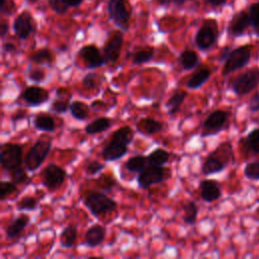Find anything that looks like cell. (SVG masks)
I'll return each mask as SVG.
<instances>
[{
  "instance_id": "obj_34",
  "label": "cell",
  "mask_w": 259,
  "mask_h": 259,
  "mask_svg": "<svg viewBox=\"0 0 259 259\" xmlns=\"http://www.w3.org/2000/svg\"><path fill=\"white\" fill-rule=\"evenodd\" d=\"M102 83V76L95 72L87 73L82 78V85L86 89H96L98 88Z\"/></svg>"
},
{
  "instance_id": "obj_41",
  "label": "cell",
  "mask_w": 259,
  "mask_h": 259,
  "mask_svg": "<svg viewBox=\"0 0 259 259\" xmlns=\"http://www.w3.org/2000/svg\"><path fill=\"white\" fill-rule=\"evenodd\" d=\"M244 174L250 180H259V162L247 163L244 167Z\"/></svg>"
},
{
  "instance_id": "obj_47",
  "label": "cell",
  "mask_w": 259,
  "mask_h": 259,
  "mask_svg": "<svg viewBox=\"0 0 259 259\" xmlns=\"http://www.w3.org/2000/svg\"><path fill=\"white\" fill-rule=\"evenodd\" d=\"M189 0H159L158 3L162 6L165 5H169V4H173L174 6L178 7V8H182L185 6V4L188 2Z\"/></svg>"
},
{
  "instance_id": "obj_54",
  "label": "cell",
  "mask_w": 259,
  "mask_h": 259,
  "mask_svg": "<svg viewBox=\"0 0 259 259\" xmlns=\"http://www.w3.org/2000/svg\"><path fill=\"white\" fill-rule=\"evenodd\" d=\"M66 92H67L66 88H58L57 91H56V95H57V97L62 98V96H63Z\"/></svg>"
},
{
  "instance_id": "obj_2",
  "label": "cell",
  "mask_w": 259,
  "mask_h": 259,
  "mask_svg": "<svg viewBox=\"0 0 259 259\" xmlns=\"http://www.w3.org/2000/svg\"><path fill=\"white\" fill-rule=\"evenodd\" d=\"M52 149V138L50 137H39L35 143L29 148L26 153L23 162L24 166L29 172L36 171L44 161L49 156Z\"/></svg>"
},
{
  "instance_id": "obj_48",
  "label": "cell",
  "mask_w": 259,
  "mask_h": 259,
  "mask_svg": "<svg viewBox=\"0 0 259 259\" xmlns=\"http://www.w3.org/2000/svg\"><path fill=\"white\" fill-rule=\"evenodd\" d=\"M24 117H26V112H25L24 110L19 109V110L15 111V112L12 114V116H11V121L14 123V122H17V121L23 119Z\"/></svg>"
},
{
  "instance_id": "obj_27",
  "label": "cell",
  "mask_w": 259,
  "mask_h": 259,
  "mask_svg": "<svg viewBox=\"0 0 259 259\" xmlns=\"http://www.w3.org/2000/svg\"><path fill=\"white\" fill-rule=\"evenodd\" d=\"M77 237V228L74 225H69L64 228L60 234V244L63 248L70 249L75 245Z\"/></svg>"
},
{
  "instance_id": "obj_26",
  "label": "cell",
  "mask_w": 259,
  "mask_h": 259,
  "mask_svg": "<svg viewBox=\"0 0 259 259\" xmlns=\"http://www.w3.org/2000/svg\"><path fill=\"white\" fill-rule=\"evenodd\" d=\"M112 124L111 118L107 116H100L87 123L85 126V133L87 135H96L108 130Z\"/></svg>"
},
{
  "instance_id": "obj_23",
  "label": "cell",
  "mask_w": 259,
  "mask_h": 259,
  "mask_svg": "<svg viewBox=\"0 0 259 259\" xmlns=\"http://www.w3.org/2000/svg\"><path fill=\"white\" fill-rule=\"evenodd\" d=\"M211 70L207 67H201L195 73H193L186 82V87L188 89H198L200 88L210 77Z\"/></svg>"
},
{
  "instance_id": "obj_19",
  "label": "cell",
  "mask_w": 259,
  "mask_h": 259,
  "mask_svg": "<svg viewBox=\"0 0 259 259\" xmlns=\"http://www.w3.org/2000/svg\"><path fill=\"white\" fill-rule=\"evenodd\" d=\"M106 230L99 224L92 225L85 233L83 244L89 248H95L104 241Z\"/></svg>"
},
{
  "instance_id": "obj_36",
  "label": "cell",
  "mask_w": 259,
  "mask_h": 259,
  "mask_svg": "<svg viewBox=\"0 0 259 259\" xmlns=\"http://www.w3.org/2000/svg\"><path fill=\"white\" fill-rule=\"evenodd\" d=\"M17 191V184H15L12 180L6 181L2 180L0 182V200L4 201L9 195Z\"/></svg>"
},
{
  "instance_id": "obj_25",
  "label": "cell",
  "mask_w": 259,
  "mask_h": 259,
  "mask_svg": "<svg viewBox=\"0 0 259 259\" xmlns=\"http://www.w3.org/2000/svg\"><path fill=\"white\" fill-rule=\"evenodd\" d=\"M188 93L185 90L177 89L174 91V93L170 96V98L166 102V107L168 109V114L171 116H174L178 110L180 109V106L185 101Z\"/></svg>"
},
{
  "instance_id": "obj_9",
  "label": "cell",
  "mask_w": 259,
  "mask_h": 259,
  "mask_svg": "<svg viewBox=\"0 0 259 259\" xmlns=\"http://www.w3.org/2000/svg\"><path fill=\"white\" fill-rule=\"evenodd\" d=\"M259 85V69L251 68L237 76L231 83V89L238 96H243Z\"/></svg>"
},
{
  "instance_id": "obj_11",
  "label": "cell",
  "mask_w": 259,
  "mask_h": 259,
  "mask_svg": "<svg viewBox=\"0 0 259 259\" xmlns=\"http://www.w3.org/2000/svg\"><path fill=\"white\" fill-rule=\"evenodd\" d=\"M229 118V112L222 109H217L210 112L203 120L201 125V138H206L219 134L225 126Z\"/></svg>"
},
{
  "instance_id": "obj_14",
  "label": "cell",
  "mask_w": 259,
  "mask_h": 259,
  "mask_svg": "<svg viewBox=\"0 0 259 259\" xmlns=\"http://www.w3.org/2000/svg\"><path fill=\"white\" fill-rule=\"evenodd\" d=\"M78 56L84 61L86 68L93 70L106 65L103 53L94 45H85L78 51Z\"/></svg>"
},
{
  "instance_id": "obj_52",
  "label": "cell",
  "mask_w": 259,
  "mask_h": 259,
  "mask_svg": "<svg viewBox=\"0 0 259 259\" xmlns=\"http://www.w3.org/2000/svg\"><path fill=\"white\" fill-rule=\"evenodd\" d=\"M230 52H231V50H230V48L229 47H226V48H224L223 49V51L221 52V54H220V58H219V61H225L226 59H227V57H228V55L230 54Z\"/></svg>"
},
{
  "instance_id": "obj_21",
  "label": "cell",
  "mask_w": 259,
  "mask_h": 259,
  "mask_svg": "<svg viewBox=\"0 0 259 259\" xmlns=\"http://www.w3.org/2000/svg\"><path fill=\"white\" fill-rule=\"evenodd\" d=\"M32 123H33V126L40 132L54 133L56 130L55 120L50 113L37 112L33 116Z\"/></svg>"
},
{
  "instance_id": "obj_1",
  "label": "cell",
  "mask_w": 259,
  "mask_h": 259,
  "mask_svg": "<svg viewBox=\"0 0 259 259\" xmlns=\"http://www.w3.org/2000/svg\"><path fill=\"white\" fill-rule=\"evenodd\" d=\"M134 130L128 125L117 128L110 140L101 150V156L105 162H114L121 159L127 153V146L133 142Z\"/></svg>"
},
{
  "instance_id": "obj_45",
  "label": "cell",
  "mask_w": 259,
  "mask_h": 259,
  "mask_svg": "<svg viewBox=\"0 0 259 259\" xmlns=\"http://www.w3.org/2000/svg\"><path fill=\"white\" fill-rule=\"evenodd\" d=\"M16 6L14 0H1L0 3V11L2 14L11 15L15 11Z\"/></svg>"
},
{
  "instance_id": "obj_53",
  "label": "cell",
  "mask_w": 259,
  "mask_h": 259,
  "mask_svg": "<svg viewBox=\"0 0 259 259\" xmlns=\"http://www.w3.org/2000/svg\"><path fill=\"white\" fill-rule=\"evenodd\" d=\"M84 0H66V2L68 3L69 7H73V8H76V7H79L82 3H83Z\"/></svg>"
},
{
  "instance_id": "obj_42",
  "label": "cell",
  "mask_w": 259,
  "mask_h": 259,
  "mask_svg": "<svg viewBox=\"0 0 259 259\" xmlns=\"http://www.w3.org/2000/svg\"><path fill=\"white\" fill-rule=\"evenodd\" d=\"M48 5L57 14H65L70 8L66 0H48Z\"/></svg>"
},
{
  "instance_id": "obj_46",
  "label": "cell",
  "mask_w": 259,
  "mask_h": 259,
  "mask_svg": "<svg viewBox=\"0 0 259 259\" xmlns=\"http://www.w3.org/2000/svg\"><path fill=\"white\" fill-rule=\"evenodd\" d=\"M249 110L252 112H257L259 111V92L255 93L249 100L248 103Z\"/></svg>"
},
{
  "instance_id": "obj_40",
  "label": "cell",
  "mask_w": 259,
  "mask_h": 259,
  "mask_svg": "<svg viewBox=\"0 0 259 259\" xmlns=\"http://www.w3.org/2000/svg\"><path fill=\"white\" fill-rule=\"evenodd\" d=\"M251 25L253 26L254 32L259 36V1L253 3L249 9Z\"/></svg>"
},
{
  "instance_id": "obj_51",
  "label": "cell",
  "mask_w": 259,
  "mask_h": 259,
  "mask_svg": "<svg viewBox=\"0 0 259 259\" xmlns=\"http://www.w3.org/2000/svg\"><path fill=\"white\" fill-rule=\"evenodd\" d=\"M227 0H205L206 4L212 6V7H219V6H223L226 3Z\"/></svg>"
},
{
  "instance_id": "obj_20",
  "label": "cell",
  "mask_w": 259,
  "mask_h": 259,
  "mask_svg": "<svg viewBox=\"0 0 259 259\" xmlns=\"http://www.w3.org/2000/svg\"><path fill=\"white\" fill-rule=\"evenodd\" d=\"M227 166V162L220 159L214 152L209 153L204 159L201 165V173L203 175H211L219 172H222Z\"/></svg>"
},
{
  "instance_id": "obj_13",
  "label": "cell",
  "mask_w": 259,
  "mask_h": 259,
  "mask_svg": "<svg viewBox=\"0 0 259 259\" xmlns=\"http://www.w3.org/2000/svg\"><path fill=\"white\" fill-rule=\"evenodd\" d=\"M12 28L19 39L25 40L36 31V22L28 10H23L15 17Z\"/></svg>"
},
{
  "instance_id": "obj_28",
  "label": "cell",
  "mask_w": 259,
  "mask_h": 259,
  "mask_svg": "<svg viewBox=\"0 0 259 259\" xmlns=\"http://www.w3.org/2000/svg\"><path fill=\"white\" fill-rule=\"evenodd\" d=\"M69 111L73 118L83 121L87 119L89 115V105L80 100H74L70 103Z\"/></svg>"
},
{
  "instance_id": "obj_4",
  "label": "cell",
  "mask_w": 259,
  "mask_h": 259,
  "mask_svg": "<svg viewBox=\"0 0 259 259\" xmlns=\"http://www.w3.org/2000/svg\"><path fill=\"white\" fill-rule=\"evenodd\" d=\"M106 9L109 19L115 26L124 31L130 28L132 7L127 0H108Z\"/></svg>"
},
{
  "instance_id": "obj_39",
  "label": "cell",
  "mask_w": 259,
  "mask_h": 259,
  "mask_svg": "<svg viewBox=\"0 0 259 259\" xmlns=\"http://www.w3.org/2000/svg\"><path fill=\"white\" fill-rule=\"evenodd\" d=\"M26 168H22L21 166L20 167H17L15 168L14 170H12L10 173V176H11V180L15 183V184H22V183H25L26 181L29 180V177L27 176V173H26Z\"/></svg>"
},
{
  "instance_id": "obj_43",
  "label": "cell",
  "mask_w": 259,
  "mask_h": 259,
  "mask_svg": "<svg viewBox=\"0 0 259 259\" xmlns=\"http://www.w3.org/2000/svg\"><path fill=\"white\" fill-rule=\"evenodd\" d=\"M27 77L30 81H32L33 83L35 84H38V83H41L46 80V72L42 70V69H31V70H28L27 71Z\"/></svg>"
},
{
  "instance_id": "obj_18",
  "label": "cell",
  "mask_w": 259,
  "mask_h": 259,
  "mask_svg": "<svg viewBox=\"0 0 259 259\" xmlns=\"http://www.w3.org/2000/svg\"><path fill=\"white\" fill-rule=\"evenodd\" d=\"M30 218L27 214H19L11 220L5 227V235L7 239H14L19 236L29 225Z\"/></svg>"
},
{
  "instance_id": "obj_6",
  "label": "cell",
  "mask_w": 259,
  "mask_h": 259,
  "mask_svg": "<svg viewBox=\"0 0 259 259\" xmlns=\"http://www.w3.org/2000/svg\"><path fill=\"white\" fill-rule=\"evenodd\" d=\"M169 171L164 166L148 164L140 173H138L137 182L142 189H149L155 184L164 182L169 178Z\"/></svg>"
},
{
  "instance_id": "obj_16",
  "label": "cell",
  "mask_w": 259,
  "mask_h": 259,
  "mask_svg": "<svg viewBox=\"0 0 259 259\" xmlns=\"http://www.w3.org/2000/svg\"><path fill=\"white\" fill-rule=\"evenodd\" d=\"M250 24V13L245 10H242L233 16L229 23L228 31L232 36H240L245 32V30L249 27Z\"/></svg>"
},
{
  "instance_id": "obj_35",
  "label": "cell",
  "mask_w": 259,
  "mask_h": 259,
  "mask_svg": "<svg viewBox=\"0 0 259 259\" xmlns=\"http://www.w3.org/2000/svg\"><path fill=\"white\" fill-rule=\"evenodd\" d=\"M37 207V200L31 196L26 195L22 197L17 203H16V209L17 210H28L32 211Z\"/></svg>"
},
{
  "instance_id": "obj_49",
  "label": "cell",
  "mask_w": 259,
  "mask_h": 259,
  "mask_svg": "<svg viewBox=\"0 0 259 259\" xmlns=\"http://www.w3.org/2000/svg\"><path fill=\"white\" fill-rule=\"evenodd\" d=\"M2 50L5 53H14V52H16V47H15V45L13 42L6 41L2 46Z\"/></svg>"
},
{
  "instance_id": "obj_29",
  "label": "cell",
  "mask_w": 259,
  "mask_h": 259,
  "mask_svg": "<svg viewBox=\"0 0 259 259\" xmlns=\"http://www.w3.org/2000/svg\"><path fill=\"white\" fill-rule=\"evenodd\" d=\"M29 61L37 65H51L54 62L53 52L47 48L39 49L29 56Z\"/></svg>"
},
{
  "instance_id": "obj_30",
  "label": "cell",
  "mask_w": 259,
  "mask_h": 259,
  "mask_svg": "<svg viewBox=\"0 0 259 259\" xmlns=\"http://www.w3.org/2000/svg\"><path fill=\"white\" fill-rule=\"evenodd\" d=\"M148 164V157L144 155H135L126 160L124 167L128 172L140 173Z\"/></svg>"
},
{
  "instance_id": "obj_38",
  "label": "cell",
  "mask_w": 259,
  "mask_h": 259,
  "mask_svg": "<svg viewBox=\"0 0 259 259\" xmlns=\"http://www.w3.org/2000/svg\"><path fill=\"white\" fill-rule=\"evenodd\" d=\"M246 144L252 152L256 154L259 153V127L254 128L248 134L246 138Z\"/></svg>"
},
{
  "instance_id": "obj_12",
  "label": "cell",
  "mask_w": 259,
  "mask_h": 259,
  "mask_svg": "<svg viewBox=\"0 0 259 259\" xmlns=\"http://www.w3.org/2000/svg\"><path fill=\"white\" fill-rule=\"evenodd\" d=\"M67 178V172L55 163L48 164L40 173L41 184L49 190H56L62 186Z\"/></svg>"
},
{
  "instance_id": "obj_37",
  "label": "cell",
  "mask_w": 259,
  "mask_h": 259,
  "mask_svg": "<svg viewBox=\"0 0 259 259\" xmlns=\"http://www.w3.org/2000/svg\"><path fill=\"white\" fill-rule=\"evenodd\" d=\"M69 99H55L50 106L51 112L57 113V114H63L66 113L70 108Z\"/></svg>"
},
{
  "instance_id": "obj_17",
  "label": "cell",
  "mask_w": 259,
  "mask_h": 259,
  "mask_svg": "<svg viewBox=\"0 0 259 259\" xmlns=\"http://www.w3.org/2000/svg\"><path fill=\"white\" fill-rule=\"evenodd\" d=\"M200 197L205 202H212L222 196V189L220 184L212 179L202 180L199 184Z\"/></svg>"
},
{
  "instance_id": "obj_44",
  "label": "cell",
  "mask_w": 259,
  "mask_h": 259,
  "mask_svg": "<svg viewBox=\"0 0 259 259\" xmlns=\"http://www.w3.org/2000/svg\"><path fill=\"white\" fill-rule=\"evenodd\" d=\"M104 168V164L98 162V161H91L87 164L86 168H85V173L87 175H90V176H93V175H96V174H99Z\"/></svg>"
},
{
  "instance_id": "obj_5",
  "label": "cell",
  "mask_w": 259,
  "mask_h": 259,
  "mask_svg": "<svg viewBox=\"0 0 259 259\" xmlns=\"http://www.w3.org/2000/svg\"><path fill=\"white\" fill-rule=\"evenodd\" d=\"M219 36L218 22L213 18H206L202 21L194 35V44L200 51H207L217 41Z\"/></svg>"
},
{
  "instance_id": "obj_31",
  "label": "cell",
  "mask_w": 259,
  "mask_h": 259,
  "mask_svg": "<svg viewBox=\"0 0 259 259\" xmlns=\"http://www.w3.org/2000/svg\"><path fill=\"white\" fill-rule=\"evenodd\" d=\"M155 56V49L152 47L140 48L132 55V62L134 65H141L150 62Z\"/></svg>"
},
{
  "instance_id": "obj_33",
  "label": "cell",
  "mask_w": 259,
  "mask_h": 259,
  "mask_svg": "<svg viewBox=\"0 0 259 259\" xmlns=\"http://www.w3.org/2000/svg\"><path fill=\"white\" fill-rule=\"evenodd\" d=\"M148 163L152 165H157V166H164L170 158V154L168 151L162 149V148H157L154 151H152L148 156Z\"/></svg>"
},
{
  "instance_id": "obj_24",
  "label": "cell",
  "mask_w": 259,
  "mask_h": 259,
  "mask_svg": "<svg viewBox=\"0 0 259 259\" xmlns=\"http://www.w3.org/2000/svg\"><path fill=\"white\" fill-rule=\"evenodd\" d=\"M178 61L182 69L185 71H190L195 69L200 62L197 53L190 49H184L179 54Z\"/></svg>"
},
{
  "instance_id": "obj_15",
  "label": "cell",
  "mask_w": 259,
  "mask_h": 259,
  "mask_svg": "<svg viewBox=\"0 0 259 259\" xmlns=\"http://www.w3.org/2000/svg\"><path fill=\"white\" fill-rule=\"evenodd\" d=\"M20 98L27 106L37 107L44 103H46L50 98V92L37 85L27 86L22 93L20 94Z\"/></svg>"
},
{
  "instance_id": "obj_7",
  "label": "cell",
  "mask_w": 259,
  "mask_h": 259,
  "mask_svg": "<svg viewBox=\"0 0 259 259\" xmlns=\"http://www.w3.org/2000/svg\"><path fill=\"white\" fill-rule=\"evenodd\" d=\"M0 162L3 170L11 172L23 163V147L20 144L5 143L1 146Z\"/></svg>"
},
{
  "instance_id": "obj_22",
  "label": "cell",
  "mask_w": 259,
  "mask_h": 259,
  "mask_svg": "<svg viewBox=\"0 0 259 259\" xmlns=\"http://www.w3.org/2000/svg\"><path fill=\"white\" fill-rule=\"evenodd\" d=\"M136 125L137 131L143 135H154L161 132L164 127L163 122L152 117L141 118Z\"/></svg>"
},
{
  "instance_id": "obj_3",
  "label": "cell",
  "mask_w": 259,
  "mask_h": 259,
  "mask_svg": "<svg viewBox=\"0 0 259 259\" xmlns=\"http://www.w3.org/2000/svg\"><path fill=\"white\" fill-rule=\"evenodd\" d=\"M83 203L94 217L112 212L117 207V202L114 199L97 190L88 191L83 198Z\"/></svg>"
},
{
  "instance_id": "obj_32",
  "label": "cell",
  "mask_w": 259,
  "mask_h": 259,
  "mask_svg": "<svg viewBox=\"0 0 259 259\" xmlns=\"http://www.w3.org/2000/svg\"><path fill=\"white\" fill-rule=\"evenodd\" d=\"M183 221L188 226H193L196 223L198 214V206L195 201L189 200L183 204Z\"/></svg>"
},
{
  "instance_id": "obj_55",
  "label": "cell",
  "mask_w": 259,
  "mask_h": 259,
  "mask_svg": "<svg viewBox=\"0 0 259 259\" xmlns=\"http://www.w3.org/2000/svg\"><path fill=\"white\" fill-rule=\"evenodd\" d=\"M27 4H29V5H31V4H34V3H36L38 0H24Z\"/></svg>"
},
{
  "instance_id": "obj_8",
  "label": "cell",
  "mask_w": 259,
  "mask_h": 259,
  "mask_svg": "<svg viewBox=\"0 0 259 259\" xmlns=\"http://www.w3.org/2000/svg\"><path fill=\"white\" fill-rule=\"evenodd\" d=\"M251 59V46L245 45L236 48L230 52L225 60L223 75L227 76L243 67H245Z\"/></svg>"
},
{
  "instance_id": "obj_10",
  "label": "cell",
  "mask_w": 259,
  "mask_h": 259,
  "mask_svg": "<svg viewBox=\"0 0 259 259\" xmlns=\"http://www.w3.org/2000/svg\"><path fill=\"white\" fill-rule=\"evenodd\" d=\"M123 46V33L120 30H112L107 34L102 53L107 64H114L120 57Z\"/></svg>"
},
{
  "instance_id": "obj_50",
  "label": "cell",
  "mask_w": 259,
  "mask_h": 259,
  "mask_svg": "<svg viewBox=\"0 0 259 259\" xmlns=\"http://www.w3.org/2000/svg\"><path fill=\"white\" fill-rule=\"evenodd\" d=\"M8 30H9V24H8V22L2 21L1 24H0V36H1L2 38H4L5 35L8 33Z\"/></svg>"
}]
</instances>
